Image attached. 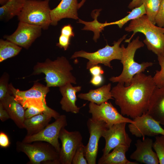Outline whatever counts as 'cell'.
I'll return each instance as SVG.
<instances>
[{
	"instance_id": "30",
	"label": "cell",
	"mask_w": 164,
	"mask_h": 164,
	"mask_svg": "<svg viewBox=\"0 0 164 164\" xmlns=\"http://www.w3.org/2000/svg\"><path fill=\"white\" fill-rule=\"evenodd\" d=\"M157 58L161 69L156 71L153 78L156 87H164V57L158 56Z\"/></svg>"
},
{
	"instance_id": "16",
	"label": "cell",
	"mask_w": 164,
	"mask_h": 164,
	"mask_svg": "<svg viewBox=\"0 0 164 164\" xmlns=\"http://www.w3.org/2000/svg\"><path fill=\"white\" fill-rule=\"evenodd\" d=\"M153 141L149 138L137 140L136 149L130 155V158L145 164H158L159 161L155 152L152 150Z\"/></svg>"
},
{
	"instance_id": "12",
	"label": "cell",
	"mask_w": 164,
	"mask_h": 164,
	"mask_svg": "<svg viewBox=\"0 0 164 164\" xmlns=\"http://www.w3.org/2000/svg\"><path fill=\"white\" fill-rule=\"evenodd\" d=\"M87 125L90 137L87 144L84 146V155L88 164H95L99 140L108 128L105 122L95 120L91 118L88 120Z\"/></svg>"
},
{
	"instance_id": "8",
	"label": "cell",
	"mask_w": 164,
	"mask_h": 164,
	"mask_svg": "<svg viewBox=\"0 0 164 164\" xmlns=\"http://www.w3.org/2000/svg\"><path fill=\"white\" fill-rule=\"evenodd\" d=\"M127 35H124L117 41H114L113 45L111 46L108 44L102 48L92 53L81 50L75 52L70 58L80 57L87 59L88 61L86 64V68L89 69L93 66L99 64L112 68L111 62L114 60H121L122 56V49L120 46L122 42L125 39Z\"/></svg>"
},
{
	"instance_id": "9",
	"label": "cell",
	"mask_w": 164,
	"mask_h": 164,
	"mask_svg": "<svg viewBox=\"0 0 164 164\" xmlns=\"http://www.w3.org/2000/svg\"><path fill=\"white\" fill-rule=\"evenodd\" d=\"M67 125L66 116L60 115L54 122L49 124L41 131L31 136H26L22 141L26 143L36 141L46 142L53 145L59 153L61 147L58 140L60 133L61 129Z\"/></svg>"
},
{
	"instance_id": "21",
	"label": "cell",
	"mask_w": 164,
	"mask_h": 164,
	"mask_svg": "<svg viewBox=\"0 0 164 164\" xmlns=\"http://www.w3.org/2000/svg\"><path fill=\"white\" fill-rule=\"evenodd\" d=\"M111 84L109 83L98 88L90 90L88 93H80L78 97L80 99L100 105L108 101L109 100L114 99L111 91Z\"/></svg>"
},
{
	"instance_id": "41",
	"label": "cell",
	"mask_w": 164,
	"mask_h": 164,
	"mask_svg": "<svg viewBox=\"0 0 164 164\" xmlns=\"http://www.w3.org/2000/svg\"><path fill=\"white\" fill-rule=\"evenodd\" d=\"M142 0H132L128 5V8L130 9L140 6L142 4Z\"/></svg>"
},
{
	"instance_id": "43",
	"label": "cell",
	"mask_w": 164,
	"mask_h": 164,
	"mask_svg": "<svg viewBox=\"0 0 164 164\" xmlns=\"http://www.w3.org/2000/svg\"><path fill=\"white\" fill-rule=\"evenodd\" d=\"M8 0H0V4L2 5L4 4Z\"/></svg>"
},
{
	"instance_id": "39",
	"label": "cell",
	"mask_w": 164,
	"mask_h": 164,
	"mask_svg": "<svg viewBox=\"0 0 164 164\" xmlns=\"http://www.w3.org/2000/svg\"><path fill=\"white\" fill-rule=\"evenodd\" d=\"M89 70L90 73L93 76L101 75L104 73L101 67L98 65L93 66Z\"/></svg>"
},
{
	"instance_id": "34",
	"label": "cell",
	"mask_w": 164,
	"mask_h": 164,
	"mask_svg": "<svg viewBox=\"0 0 164 164\" xmlns=\"http://www.w3.org/2000/svg\"><path fill=\"white\" fill-rule=\"evenodd\" d=\"M71 37L60 34L59 38V42L56 44V46L60 48H63L64 50H67L70 44V40Z\"/></svg>"
},
{
	"instance_id": "26",
	"label": "cell",
	"mask_w": 164,
	"mask_h": 164,
	"mask_svg": "<svg viewBox=\"0 0 164 164\" xmlns=\"http://www.w3.org/2000/svg\"><path fill=\"white\" fill-rule=\"evenodd\" d=\"M22 48L7 40H0V62L17 55Z\"/></svg>"
},
{
	"instance_id": "3",
	"label": "cell",
	"mask_w": 164,
	"mask_h": 164,
	"mask_svg": "<svg viewBox=\"0 0 164 164\" xmlns=\"http://www.w3.org/2000/svg\"><path fill=\"white\" fill-rule=\"evenodd\" d=\"M125 30L133 32L130 38L126 40L125 42H130L136 33L141 32L145 37L143 42L148 49L157 56L164 57V28L153 24L146 15L131 20Z\"/></svg>"
},
{
	"instance_id": "42",
	"label": "cell",
	"mask_w": 164,
	"mask_h": 164,
	"mask_svg": "<svg viewBox=\"0 0 164 164\" xmlns=\"http://www.w3.org/2000/svg\"><path fill=\"white\" fill-rule=\"evenodd\" d=\"M85 1L86 0H82L80 3H78V8L79 9L83 5Z\"/></svg>"
},
{
	"instance_id": "19",
	"label": "cell",
	"mask_w": 164,
	"mask_h": 164,
	"mask_svg": "<svg viewBox=\"0 0 164 164\" xmlns=\"http://www.w3.org/2000/svg\"><path fill=\"white\" fill-rule=\"evenodd\" d=\"M69 83L60 87V91L62 96L60 101L62 110L67 112L76 114L79 112L80 108L76 104L77 99L76 94L81 90V87H73Z\"/></svg>"
},
{
	"instance_id": "7",
	"label": "cell",
	"mask_w": 164,
	"mask_h": 164,
	"mask_svg": "<svg viewBox=\"0 0 164 164\" xmlns=\"http://www.w3.org/2000/svg\"><path fill=\"white\" fill-rule=\"evenodd\" d=\"M50 0H26L23 7L18 16L20 22L47 29L51 23Z\"/></svg>"
},
{
	"instance_id": "24",
	"label": "cell",
	"mask_w": 164,
	"mask_h": 164,
	"mask_svg": "<svg viewBox=\"0 0 164 164\" xmlns=\"http://www.w3.org/2000/svg\"><path fill=\"white\" fill-rule=\"evenodd\" d=\"M26 0H8L0 7V19L7 21L21 12Z\"/></svg>"
},
{
	"instance_id": "23",
	"label": "cell",
	"mask_w": 164,
	"mask_h": 164,
	"mask_svg": "<svg viewBox=\"0 0 164 164\" xmlns=\"http://www.w3.org/2000/svg\"><path fill=\"white\" fill-rule=\"evenodd\" d=\"M52 118L51 116L42 113L26 119L24 125L27 131L26 136H31L41 131L49 124Z\"/></svg>"
},
{
	"instance_id": "25",
	"label": "cell",
	"mask_w": 164,
	"mask_h": 164,
	"mask_svg": "<svg viewBox=\"0 0 164 164\" xmlns=\"http://www.w3.org/2000/svg\"><path fill=\"white\" fill-rule=\"evenodd\" d=\"M101 10V9H96L92 11L91 15L94 20L91 22H86L79 19L78 21L77 22L85 25L84 27L82 30L91 31L94 32L93 39L96 42L100 37V33L104 30L105 27L104 23H100L97 20V17Z\"/></svg>"
},
{
	"instance_id": "10",
	"label": "cell",
	"mask_w": 164,
	"mask_h": 164,
	"mask_svg": "<svg viewBox=\"0 0 164 164\" xmlns=\"http://www.w3.org/2000/svg\"><path fill=\"white\" fill-rule=\"evenodd\" d=\"M89 108V113L91 114V118L95 120L105 122L108 128L121 123H134L133 120L120 114L110 102H106L100 105L90 102Z\"/></svg>"
},
{
	"instance_id": "11",
	"label": "cell",
	"mask_w": 164,
	"mask_h": 164,
	"mask_svg": "<svg viewBox=\"0 0 164 164\" xmlns=\"http://www.w3.org/2000/svg\"><path fill=\"white\" fill-rule=\"evenodd\" d=\"M59 139L61 143L59 152L60 164H72L76 150L83 143L81 134L77 131H69L64 128L60 131Z\"/></svg>"
},
{
	"instance_id": "35",
	"label": "cell",
	"mask_w": 164,
	"mask_h": 164,
	"mask_svg": "<svg viewBox=\"0 0 164 164\" xmlns=\"http://www.w3.org/2000/svg\"><path fill=\"white\" fill-rule=\"evenodd\" d=\"M42 113H43L42 111L34 107L28 108L25 111V119L31 118Z\"/></svg>"
},
{
	"instance_id": "40",
	"label": "cell",
	"mask_w": 164,
	"mask_h": 164,
	"mask_svg": "<svg viewBox=\"0 0 164 164\" xmlns=\"http://www.w3.org/2000/svg\"><path fill=\"white\" fill-rule=\"evenodd\" d=\"M103 79L101 75L93 76L90 80V83L95 86L100 85L102 83Z\"/></svg>"
},
{
	"instance_id": "31",
	"label": "cell",
	"mask_w": 164,
	"mask_h": 164,
	"mask_svg": "<svg viewBox=\"0 0 164 164\" xmlns=\"http://www.w3.org/2000/svg\"><path fill=\"white\" fill-rule=\"evenodd\" d=\"M84 146L82 143L79 147L73 157L72 164H88L84 155Z\"/></svg>"
},
{
	"instance_id": "29",
	"label": "cell",
	"mask_w": 164,
	"mask_h": 164,
	"mask_svg": "<svg viewBox=\"0 0 164 164\" xmlns=\"http://www.w3.org/2000/svg\"><path fill=\"white\" fill-rule=\"evenodd\" d=\"M154 149L158 158L159 163L164 164V135H161L155 136V140L153 143Z\"/></svg>"
},
{
	"instance_id": "5",
	"label": "cell",
	"mask_w": 164,
	"mask_h": 164,
	"mask_svg": "<svg viewBox=\"0 0 164 164\" xmlns=\"http://www.w3.org/2000/svg\"><path fill=\"white\" fill-rule=\"evenodd\" d=\"M137 36L131 42L128 43L127 47L122 44V56L121 60L123 68L121 73L117 77H112L109 80L113 83L118 82L124 84L128 86L131 84L133 77L136 74L144 72L149 67L152 66L153 63L151 62H144L139 63L134 59L136 50L143 47L144 44L139 40Z\"/></svg>"
},
{
	"instance_id": "32",
	"label": "cell",
	"mask_w": 164,
	"mask_h": 164,
	"mask_svg": "<svg viewBox=\"0 0 164 164\" xmlns=\"http://www.w3.org/2000/svg\"><path fill=\"white\" fill-rule=\"evenodd\" d=\"M9 76L6 72L2 75L0 79V101L9 93Z\"/></svg>"
},
{
	"instance_id": "20",
	"label": "cell",
	"mask_w": 164,
	"mask_h": 164,
	"mask_svg": "<svg viewBox=\"0 0 164 164\" xmlns=\"http://www.w3.org/2000/svg\"><path fill=\"white\" fill-rule=\"evenodd\" d=\"M147 113L164 125V87H156L150 97Z\"/></svg>"
},
{
	"instance_id": "22",
	"label": "cell",
	"mask_w": 164,
	"mask_h": 164,
	"mask_svg": "<svg viewBox=\"0 0 164 164\" xmlns=\"http://www.w3.org/2000/svg\"><path fill=\"white\" fill-rule=\"evenodd\" d=\"M129 147L119 145L113 149L111 153L102 155L98 161V164H138L135 162L128 160L125 154Z\"/></svg>"
},
{
	"instance_id": "2",
	"label": "cell",
	"mask_w": 164,
	"mask_h": 164,
	"mask_svg": "<svg viewBox=\"0 0 164 164\" xmlns=\"http://www.w3.org/2000/svg\"><path fill=\"white\" fill-rule=\"evenodd\" d=\"M73 70L68 60L62 56L53 61L47 58L43 62H37L31 75L43 73L47 87H60L69 83L77 84L76 78L71 72Z\"/></svg>"
},
{
	"instance_id": "27",
	"label": "cell",
	"mask_w": 164,
	"mask_h": 164,
	"mask_svg": "<svg viewBox=\"0 0 164 164\" xmlns=\"http://www.w3.org/2000/svg\"><path fill=\"white\" fill-rule=\"evenodd\" d=\"M146 14V11L143 4L140 6L135 8L127 15L118 20L111 22L107 23V26L113 25H117L120 28H121L123 26L129 21H131L137 19L142 16Z\"/></svg>"
},
{
	"instance_id": "33",
	"label": "cell",
	"mask_w": 164,
	"mask_h": 164,
	"mask_svg": "<svg viewBox=\"0 0 164 164\" xmlns=\"http://www.w3.org/2000/svg\"><path fill=\"white\" fill-rule=\"evenodd\" d=\"M155 22L157 26L164 28V0H162L155 18Z\"/></svg>"
},
{
	"instance_id": "17",
	"label": "cell",
	"mask_w": 164,
	"mask_h": 164,
	"mask_svg": "<svg viewBox=\"0 0 164 164\" xmlns=\"http://www.w3.org/2000/svg\"><path fill=\"white\" fill-rule=\"evenodd\" d=\"M77 0H61L54 8L51 9V25L56 26L58 22L63 18L79 19Z\"/></svg>"
},
{
	"instance_id": "6",
	"label": "cell",
	"mask_w": 164,
	"mask_h": 164,
	"mask_svg": "<svg viewBox=\"0 0 164 164\" xmlns=\"http://www.w3.org/2000/svg\"><path fill=\"white\" fill-rule=\"evenodd\" d=\"M16 149L28 157L29 161L27 164H60L59 153L48 142L36 141L26 143L17 141Z\"/></svg>"
},
{
	"instance_id": "14",
	"label": "cell",
	"mask_w": 164,
	"mask_h": 164,
	"mask_svg": "<svg viewBox=\"0 0 164 164\" xmlns=\"http://www.w3.org/2000/svg\"><path fill=\"white\" fill-rule=\"evenodd\" d=\"M42 28L39 26L20 22L16 30L11 35L3 36L6 40L28 49L41 35Z\"/></svg>"
},
{
	"instance_id": "37",
	"label": "cell",
	"mask_w": 164,
	"mask_h": 164,
	"mask_svg": "<svg viewBox=\"0 0 164 164\" xmlns=\"http://www.w3.org/2000/svg\"><path fill=\"white\" fill-rule=\"evenodd\" d=\"M61 34L70 37H74V34L73 31V27L70 24L64 26L61 29Z\"/></svg>"
},
{
	"instance_id": "28",
	"label": "cell",
	"mask_w": 164,
	"mask_h": 164,
	"mask_svg": "<svg viewBox=\"0 0 164 164\" xmlns=\"http://www.w3.org/2000/svg\"><path fill=\"white\" fill-rule=\"evenodd\" d=\"M162 0H142L146 11V15L149 20L155 25V18L159 10Z\"/></svg>"
},
{
	"instance_id": "36",
	"label": "cell",
	"mask_w": 164,
	"mask_h": 164,
	"mask_svg": "<svg viewBox=\"0 0 164 164\" xmlns=\"http://www.w3.org/2000/svg\"><path fill=\"white\" fill-rule=\"evenodd\" d=\"M10 142L7 135L4 132H0V146L1 148H6L10 145Z\"/></svg>"
},
{
	"instance_id": "15",
	"label": "cell",
	"mask_w": 164,
	"mask_h": 164,
	"mask_svg": "<svg viewBox=\"0 0 164 164\" xmlns=\"http://www.w3.org/2000/svg\"><path fill=\"white\" fill-rule=\"evenodd\" d=\"M126 122L117 124L107 129L104 132L102 137L105 144L102 149L103 155H105L119 145L130 147L132 140L125 130Z\"/></svg>"
},
{
	"instance_id": "13",
	"label": "cell",
	"mask_w": 164,
	"mask_h": 164,
	"mask_svg": "<svg viewBox=\"0 0 164 164\" xmlns=\"http://www.w3.org/2000/svg\"><path fill=\"white\" fill-rule=\"evenodd\" d=\"M133 120L134 123H130L128 128L132 134L136 137H142L144 139L146 136L164 135V129L158 122L147 113L135 118Z\"/></svg>"
},
{
	"instance_id": "1",
	"label": "cell",
	"mask_w": 164,
	"mask_h": 164,
	"mask_svg": "<svg viewBox=\"0 0 164 164\" xmlns=\"http://www.w3.org/2000/svg\"><path fill=\"white\" fill-rule=\"evenodd\" d=\"M156 87L152 76L142 72L133 77L128 86L118 83L111 91L121 114L133 119L147 113L150 97Z\"/></svg>"
},
{
	"instance_id": "18",
	"label": "cell",
	"mask_w": 164,
	"mask_h": 164,
	"mask_svg": "<svg viewBox=\"0 0 164 164\" xmlns=\"http://www.w3.org/2000/svg\"><path fill=\"white\" fill-rule=\"evenodd\" d=\"M0 102L16 126L20 129L25 128V109L14 97L9 92Z\"/></svg>"
},
{
	"instance_id": "4",
	"label": "cell",
	"mask_w": 164,
	"mask_h": 164,
	"mask_svg": "<svg viewBox=\"0 0 164 164\" xmlns=\"http://www.w3.org/2000/svg\"><path fill=\"white\" fill-rule=\"evenodd\" d=\"M50 87L38 82H35L29 89L21 91L15 88L12 83L9 84V90L10 94L20 103L25 109L34 107L51 116L55 120L60 115L46 104V97L50 91Z\"/></svg>"
},
{
	"instance_id": "38",
	"label": "cell",
	"mask_w": 164,
	"mask_h": 164,
	"mask_svg": "<svg viewBox=\"0 0 164 164\" xmlns=\"http://www.w3.org/2000/svg\"><path fill=\"white\" fill-rule=\"evenodd\" d=\"M10 118L8 112L0 102V120L2 122H4Z\"/></svg>"
}]
</instances>
